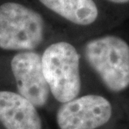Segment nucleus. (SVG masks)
Instances as JSON below:
<instances>
[{"instance_id":"obj_1","label":"nucleus","mask_w":129,"mask_h":129,"mask_svg":"<svg viewBox=\"0 0 129 129\" xmlns=\"http://www.w3.org/2000/svg\"><path fill=\"white\" fill-rule=\"evenodd\" d=\"M85 57L110 92L122 94L129 89V45L123 39L106 35L90 40Z\"/></svg>"},{"instance_id":"obj_2","label":"nucleus","mask_w":129,"mask_h":129,"mask_svg":"<svg viewBox=\"0 0 129 129\" xmlns=\"http://www.w3.org/2000/svg\"><path fill=\"white\" fill-rule=\"evenodd\" d=\"M41 64L50 94L57 102L64 103L79 96L80 55L73 45L66 41L50 45L41 56Z\"/></svg>"},{"instance_id":"obj_3","label":"nucleus","mask_w":129,"mask_h":129,"mask_svg":"<svg viewBox=\"0 0 129 129\" xmlns=\"http://www.w3.org/2000/svg\"><path fill=\"white\" fill-rule=\"evenodd\" d=\"M44 21L37 12L16 3L0 6V48L29 51L43 40Z\"/></svg>"},{"instance_id":"obj_4","label":"nucleus","mask_w":129,"mask_h":129,"mask_svg":"<svg viewBox=\"0 0 129 129\" xmlns=\"http://www.w3.org/2000/svg\"><path fill=\"white\" fill-rule=\"evenodd\" d=\"M114 117V105L108 98L87 94L61 103L56 112V123L60 129H99Z\"/></svg>"},{"instance_id":"obj_5","label":"nucleus","mask_w":129,"mask_h":129,"mask_svg":"<svg viewBox=\"0 0 129 129\" xmlns=\"http://www.w3.org/2000/svg\"><path fill=\"white\" fill-rule=\"evenodd\" d=\"M11 70L18 93L37 108L45 107L50 91L43 73L41 56L32 50L20 52L12 59Z\"/></svg>"},{"instance_id":"obj_6","label":"nucleus","mask_w":129,"mask_h":129,"mask_svg":"<svg viewBox=\"0 0 129 129\" xmlns=\"http://www.w3.org/2000/svg\"><path fill=\"white\" fill-rule=\"evenodd\" d=\"M0 122L6 129H42L37 107L19 93L0 91Z\"/></svg>"},{"instance_id":"obj_7","label":"nucleus","mask_w":129,"mask_h":129,"mask_svg":"<svg viewBox=\"0 0 129 129\" xmlns=\"http://www.w3.org/2000/svg\"><path fill=\"white\" fill-rule=\"evenodd\" d=\"M51 11L76 24L89 25L96 21L98 9L93 0H40Z\"/></svg>"},{"instance_id":"obj_8","label":"nucleus","mask_w":129,"mask_h":129,"mask_svg":"<svg viewBox=\"0 0 129 129\" xmlns=\"http://www.w3.org/2000/svg\"><path fill=\"white\" fill-rule=\"evenodd\" d=\"M108 1L115 3V4H127V3H129V0H108Z\"/></svg>"}]
</instances>
